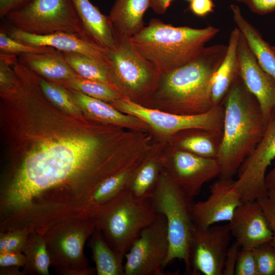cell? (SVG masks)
<instances>
[{"instance_id": "1", "label": "cell", "mask_w": 275, "mask_h": 275, "mask_svg": "<svg viewBox=\"0 0 275 275\" xmlns=\"http://www.w3.org/2000/svg\"><path fill=\"white\" fill-rule=\"evenodd\" d=\"M0 98V206L10 213L48 223L76 216L104 180L135 160L132 131L60 109L32 72Z\"/></svg>"}, {"instance_id": "2", "label": "cell", "mask_w": 275, "mask_h": 275, "mask_svg": "<svg viewBox=\"0 0 275 275\" xmlns=\"http://www.w3.org/2000/svg\"><path fill=\"white\" fill-rule=\"evenodd\" d=\"M227 48L223 44L205 47L189 63L161 72L153 91L139 104L180 115H197L210 111L213 107V76L223 62Z\"/></svg>"}, {"instance_id": "3", "label": "cell", "mask_w": 275, "mask_h": 275, "mask_svg": "<svg viewBox=\"0 0 275 275\" xmlns=\"http://www.w3.org/2000/svg\"><path fill=\"white\" fill-rule=\"evenodd\" d=\"M223 138L216 159L220 177L233 178L245 158L260 141L265 123L259 103L240 75L223 101Z\"/></svg>"}, {"instance_id": "4", "label": "cell", "mask_w": 275, "mask_h": 275, "mask_svg": "<svg viewBox=\"0 0 275 275\" xmlns=\"http://www.w3.org/2000/svg\"><path fill=\"white\" fill-rule=\"evenodd\" d=\"M219 31L213 26L202 29L174 26L152 18L129 41L142 57L164 72L195 59Z\"/></svg>"}, {"instance_id": "5", "label": "cell", "mask_w": 275, "mask_h": 275, "mask_svg": "<svg viewBox=\"0 0 275 275\" xmlns=\"http://www.w3.org/2000/svg\"><path fill=\"white\" fill-rule=\"evenodd\" d=\"M157 215L150 199H136L125 189L103 206L93 218L95 228L123 261L142 230Z\"/></svg>"}, {"instance_id": "6", "label": "cell", "mask_w": 275, "mask_h": 275, "mask_svg": "<svg viewBox=\"0 0 275 275\" xmlns=\"http://www.w3.org/2000/svg\"><path fill=\"white\" fill-rule=\"evenodd\" d=\"M156 213L164 216L167 224L169 250L166 266L175 259L185 264L191 274L189 248L195 224L193 198L187 195L163 169L149 198Z\"/></svg>"}, {"instance_id": "7", "label": "cell", "mask_w": 275, "mask_h": 275, "mask_svg": "<svg viewBox=\"0 0 275 275\" xmlns=\"http://www.w3.org/2000/svg\"><path fill=\"white\" fill-rule=\"evenodd\" d=\"M4 18L11 26L28 33L64 32L89 41L72 0H30Z\"/></svg>"}, {"instance_id": "8", "label": "cell", "mask_w": 275, "mask_h": 275, "mask_svg": "<svg viewBox=\"0 0 275 275\" xmlns=\"http://www.w3.org/2000/svg\"><path fill=\"white\" fill-rule=\"evenodd\" d=\"M113 84L122 97L140 103L153 91L160 72L142 57L128 40L109 51Z\"/></svg>"}, {"instance_id": "9", "label": "cell", "mask_w": 275, "mask_h": 275, "mask_svg": "<svg viewBox=\"0 0 275 275\" xmlns=\"http://www.w3.org/2000/svg\"><path fill=\"white\" fill-rule=\"evenodd\" d=\"M110 104L118 110L142 120L148 125L153 136L160 140H166L180 131L190 128L223 130V104L197 115H180L152 109L125 97Z\"/></svg>"}, {"instance_id": "10", "label": "cell", "mask_w": 275, "mask_h": 275, "mask_svg": "<svg viewBox=\"0 0 275 275\" xmlns=\"http://www.w3.org/2000/svg\"><path fill=\"white\" fill-rule=\"evenodd\" d=\"M95 229L93 217L72 218L49 228L43 235L51 266L65 269L90 267L84 246Z\"/></svg>"}, {"instance_id": "11", "label": "cell", "mask_w": 275, "mask_h": 275, "mask_svg": "<svg viewBox=\"0 0 275 275\" xmlns=\"http://www.w3.org/2000/svg\"><path fill=\"white\" fill-rule=\"evenodd\" d=\"M169 250L167 221L157 213L125 254L124 275H163Z\"/></svg>"}, {"instance_id": "12", "label": "cell", "mask_w": 275, "mask_h": 275, "mask_svg": "<svg viewBox=\"0 0 275 275\" xmlns=\"http://www.w3.org/2000/svg\"><path fill=\"white\" fill-rule=\"evenodd\" d=\"M274 158L275 109L271 112L260 141L238 170L234 187L243 203L257 201L267 195L266 172Z\"/></svg>"}, {"instance_id": "13", "label": "cell", "mask_w": 275, "mask_h": 275, "mask_svg": "<svg viewBox=\"0 0 275 275\" xmlns=\"http://www.w3.org/2000/svg\"><path fill=\"white\" fill-rule=\"evenodd\" d=\"M163 169L187 195L193 198L203 185L221 174L216 158L201 156L175 148L165 141L162 150Z\"/></svg>"}, {"instance_id": "14", "label": "cell", "mask_w": 275, "mask_h": 275, "mask_svg": "<svg viewBox=\"0 0 275 275\" xmlns=\"http://www.w3.org/2000/svg\"><path fill=\"white\" fill-rule=\"evenodd\" d=\"M231 237L229 225H195L189 248L191 274L223 275Z\"/></svg>"}, {"instance_id": "15", "label": "cell", "mask_w": 275, "mask_h": 275, "mask_svg": "<svg viewBox=\"0 0 275 275\" xmlns=\"http://www.w3.org/2000/svg\"><path fill=\"white\" fill-rule=\"evenodd\" d=\"M234 181L233 178L220 177L210 186L206 200L193 204L191 213L196 227L204 228L231 220L236 209L243 203L234 187Z\"/></svg>"}, {"instance_id": "16", "label": "cell", "mask_w": 275, "mask_h": 275, "mask_svg": "<svg viewBox=\"0 0 275 275\" xmlns=\"http://www.w3.org/2000/svg\"><path fill=\"white\" fill-rule=\"evenodd\" d=\"M237 55L239 75L258 100L267 124L271 112L275 109V80L261 67L241 32Z\"/></svg>"}, {"instance_id": "17", "label": "cell", "mask_w": 275, "mask_h": 275, "mask_svg": "<svg viewBox=\"0 0 275 275\" xmlns=\"http://www.w3.org/2000/svg\"><path fill=\"white\" fill-rule=\"evenodd\" d=\"M228 225L235 242L242 248L254 249L272 238V232L258 201L240 205Z\"/></svg>"}, {"instance_id": "18", "label": "cell", "mask_w": 275, "mask_h": 275, "mask_svg": "<svg viewBox=\"0 0 275 275\" xmlns=\"http://www.w3.org/2000/svg\"><path fill=\"white\" fill-rule=\"evenodd\" d=\"M6 33L12 39L28 45L51 47L62 52H77L85 54L109 68V51L76 35L59 32L38 35L12 26Z\"/></svg>"}, {"instance_id": "19", "label": "cell", "mask_w": 275, "mask_h": 275, "mask_svg": "<svg viewBox=\"0 0 275 275\" xmlns=\"http://www.w3.org/2000/svg\"><path fill=\"white\" fill-rule=\"evenodd\" d=\"M67 89L83 114L89 118L129 130L151 133L148 125L139 118L124 113L108 102Z\"/></svg>"}, {"instance_id": "20", "label": "cell", "mask_w": 275, "mask_h": 275, "mask_svg": "<svg viewBox=\"0 0 275 275\" xmlns=\"http://www.w3.org/2000/svg\"><path fill=\"white\" fill-rule=\"evenodd\" d=\"M150 0H116L107 16L118 45L140 32L145 26L144 15Z\"/></svg>"}, {"instance_id": "21", "label": "cell", "mask_w": 275, "mask_h": 275, "mask_svg": "<svg viewBox=\"0 0 275 275\" xmlns=\"http://www.w3.org/2000/svg\"><path fill=\"white\" fill-rule=\"evenodd\" d=\"M164 144L165 140L154 138L150 151L136 169L126 189L135 198L149 199L154 190L163 169Z\"/></svg>"}, {"instance_id": "22", "label": "cell", "mask_w": 275, "mask_h": 275, "mask_svg": "<svg viewBox=\"0 0 275 275\" xmlns=\"http://www.w3.org/2000/svg\"><path fill=\"white\" fill-rule=\"evenodd\" d=\"M89 41L108 51L117 45L107 16L102 14L89 0H72Z\"/></svg>"}, {"instance_id": "23", "label": "cell", "mask_w": 275, "mask_h": 275, "mask_svg": "<svg viewBox=\"0 0 275 275\" xmlns=\"http://www.w3.org/2000/svg\"><path fill=\"white\" fill-rule=\"evenodd\" d=\"M223 138V130L190 128L169 137L167 143L178 149L208 158H216Z\"/></svg>"}, {"instance_id": "24", "label": "cell", "mask_w": 275, "mask_h": 275, "mask_svg": "<svg viewBox=\"0 0 275 275\" xmlns=\"http://www.w3.org/2000/svg\"><path fill=\"white\" fill-rule=\"evenodd\" d=\"M240 35V31L236 26L231 33L226 56L213 76L211 89L213 107L223 103L233 82L239 75L237 45Z\"/></svg>"}, {"instance_id": "25", "label": "cell", "mask_w": 275, "mask_h": 275, "mask_svg": "<svg viewBox=\"0 0 275 275\" xmlns=\"http://www.w3.org/2000/svg\"><path fill=\"white\" fill-rule=\"evenodd\" d=\"M18 60L40 77L59 83L78 76L65 61L62 51L24 53Z\"/></svg>"}, {"instance_id": "26", "label": "cell", "mask_w": 275, "mask_h": 275, "mask_svg": "<svg viewBox=\"0 0 275 275\" xmlns=\"http://www.w3.org/2000/svg\"><path fill=\"white\" fill-rule=\"evenodd\" d=\"M236 27L245 38L261 67L275 80V55L260 32L242 15L239 7L230 6Z\"/></svg>"}, {"instance_id": "27", "label": "cell", "mask_w": 275, "mask_h": 275, "mask_svg": "<svg viewBox=\"0 0 275 275\" xmlns=\"http://www.w3.org/2000/svg\"><path fill=\"white\" fill-rule=\"evenodd\" d=\"M142 162L124 169L104 180L89 200L86 217H93L103 206L126 189L136 169Z\"/></svg>"}, {"instance_id": "28", "label": "cell", "mask_w": 275, "mask_h": 275, "mask_svg": "<svg viewBox=\"0 0 275 275\" xmlns=\"http://www.w3.org/2000/svg\"><path fill=\"white\" fill-rule=\"evenodd\" d=\"M89 245L97 275H124L123 261L108 245L101 232L96 228L89 238Z\"/></svg>"}, {"instance_id": "29", "label": "cell", "mask_w": 275, "mask_h": 275, "mask_svg": "<svg viewBox=\"0 0 275 275\" xmlns=\"http://www.w3.org/2000/svg\"><path fill=\"white\" fill-rule=\"evenodd\" d=\"M23 253L25 257L22 275H49L51 266L49 254L43 235H29Z\"/></svg>"}, {"instance_id": "30", "label": "cell", "mask_w": 275, "mask_h": 275, "mask_svg": "<svg viewBox=\"0 0 275 275\" xmlns=\"http://www.w3.org/2000/svg\"><path fill=\"white\" fill-rule=\"evenodd\" d=\"M62 52L65 61L77 75L84 78L103 82L115 88L106 65L84 54Z\"/></svg>"}, {"instance_id": "31", "label": "cell", "mask_w": 275, "mask_h": 275, "mask_svg": "<svg viewBox=\"0 0 275 275\" xmlns=\"http://www.w3.org/2000/svg\"><path fill=\"white\" fill-rule=\"evenodd\" d=\"M57 84L109 103L122 97L112 86L101 81L84 78L79 76Z\"/></svg>"}, {"instance_id": "32", "label": "cell", "mask_w": 275, "mask_h": 275, "mask_svg": "<svg viewBox=\"0 0 275 275\" xmlns=\"http://www.w3.org/2000/svg\"><path fill=\"white\" fill-rule=\"evenodd\" d=\"M39 84L45 97L54 105L74 115L84 114L66 88L40 76Z\"/></svg>"}, {"instance_id": "33", "label": "cell", "mask_w": 275, "mask_h": 275, "mask_svg": "<svg viewBox=\"0 0 275 275\" xmlns=\"http://www.w3.org/2000/svg\"><path fill=\"white\" fill-rule=\"evenodd\" d=\"M56 50L51 47L28 45L12 39L4 30L0 32V50L2 53L19 56L24 53L49 52Z\"/></svg>"}, {"instance_id": "34", "label": "cell", "mask_w": 275, "mask_h": 275, "mask_svg": "<svg viewBox=\"0 0 275 275\" xmlns=\"http://www.w3.org/2000/svg\"><path fill=\"white\" fill-rule=\"evenodd\" d=\"M258 275H275V248L270 242L254 249Z\"/></svg>"}, {"instance_id": "35", "label": "cell", "mask_w": 275, "mask_h": 275, "mask_svg": "<svg viewBox=\"0 0 275 275\" xmlns=\"http://www.w3.org/2000/svg\"><path fill=\"white\" fill-rule=\"evenodd\" d=\"M29 235L20 230L0 232V253L23 252Z\"/></svg>"}, {"instance_id": "36", "label": "cell", "mask_w": 275, "mask_h": 275, "mask_svg": "<svg viewBox=\"0 0 275 275\" xmlns=\"http://www.w3.org/2000/svg\"><path fill=\"white\" fill-rule=\"evenodd\" d=\"M235 274L258 275L254 249L240 248Z\"/></svg>"}, {"instance_id": "37", "label": "cell", "mask_w": 275, "mask_h": 275, "mask_svg": "<svg viewBox=\"0 0 275 275\" xmlns=\"http://www.w3.org/2000/svg\"><path fill=\"white\" fill-rule=\"evenodd\" d=\"M257 201L260 204L272 232L270 243L275 248V189H269L266 196Z\"/></svg>"}, {"instance_id": "38", "label": "cell", "mask_w": 275, "mask_h": 275, "mask_svg": "<svg viewBox=\"0 0 275 275\" xmlns=\"http://www.w3.org/2000/svg\"><path fill=\"white\" fill-rule=\"evenodd\" d=\"M244 4L253 13L265 15L275 11V0H236Z\"/></svg>"}, {"instance_id": "39", "label": "cell", "mask_w": 275, "mask_h": 275, "mask_svg": "<svg viewBox=\"0 0 275 275\" xmlns=\"http://www.w3.org/2000/svg\"><path fill=\"white\" fill-rule=\"evenodd\" d=\"M240 246L234 242L229 246L226 253L223 275H234Z\"/></svg>"}, {"instance_id": "40", "label": "cell", "mask_w": 275, "mask_h": 275, "mask_svg": "<svg viewBox=\"0 0 275 275\" xmlns=\"http://www.w3.org/2000/svg\"><path fill=\"white\" fill-rule=\"evenodd\" d=\"M25 262V257L23 252L0 253V267L18 266L23 268Z\"/></svg>"}, {"instance_id": "41", "label": "cell", "mask_w": 275, "mask_h": 275, "mask_svg": "<svg viewBox=\"0 0 275 275\" xmlns=\"http://www.w3.org/2000/svg\"><path fill=\"white\" fill-rule=\"evenodd\" d=\"M214 7L212 0H192L189 9L195 15L204 17L212 12Z\"/></svg>"}, {"instance_id": "42", "label": "cell", "mask_w": 275, "mask_h": 275, "mask_svg": "<svg viewBox=\"0 0 275 275\" xmlns=\"http://www.w3.org/2000/svg\"><path fill=\"white\" fill-rule=\"evenodd\" d=\"M30 0H0V17H4L9 12L22 6Z\"/></svg>"}, {"instance_id": "43", "label": "cell", "mask_w": 275, "mask_h": 275, "mask_svg": "<svg viewBox=\"0 0 275 275\" xmlns=\"http://www.w3.org/2000/svg\"><path fill=\"white\" fill-rule=\"evenodd\" d=\"M54 271L60 275H93L96 273V268L90 267L86 268L73 269L55 268Z\"/></svg>"}, {"instance_id": "44", "label": "cell", "mask_w": 275, "mask_h": 275, "mask_svg": "<svg viewBox=\"0 0 275 275\" xmlns=\"http://www.w3.org/2000/svg\"><path fill=\"white\" fill-rule=\"evenodd\" d=\"M173 0H150V7L155 13L163 14Z\"/></svg>"}, {"instance_id": "45", "label": "cell", "mask_w": 275, "mask_h": 275, "mask_svg": "<svg viewBox=\"0 0 275 275\" xmlns=\"http://www.w3.org/2000/svg\"><path fill=\"white\" fill-rule=\"evenodd\" d=\"M18 266L0 267L1 275H22Z\"/></svg>"}, {"instance_id": "46", "label": "cell", "mask_w": 275, "mask_h": 275, "mask_svg": "<svg viewBox=\"0 0 275 275\" xmlns=\"http://www.w3.org/2000/svg\"><path fill=\"white\" fill-rule=\"evenodd\" d=\"M265 181L268 189H275V163L273 168L266 175Z\"/></svg>"}, {"instance_id": "47", "label": "cell", "mask_w": 275, "mask_h": 275, "mask_svg": "<svg viewBox=\"0 0 275 275\" xmlns=\"http://www.w3.org/2000/svg\"><path fill=\"white\" fill-rule=\"evenodd\" d=\"M271 49L272 50L273 52L274 53L275 55V44L273 46H271Z\"/></svg>"}, {"instance_id": "48", "label": "cell", "mask_w": 275, "mask_h": 275, "mask_svg": "<svg viewBox=\"0 0 275 275\" xmlns=\"http://www.w3.org/2000/svg\"><path fill=\"white\" fill-rule=\"evenodd\" d=\"M187 1H190H190H191L192 0H187Z\"/></svg>"}]
</instances>
